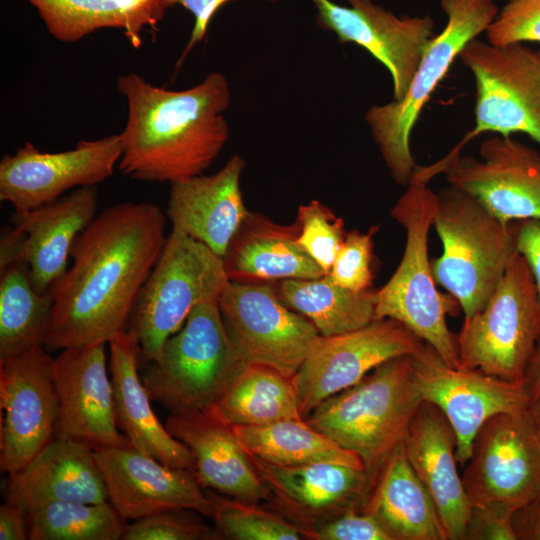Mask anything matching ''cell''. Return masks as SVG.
<instances>
[{
    "mask_svg": "<svg viewBox=\"0 0 540 540\" xmlns=\"http://www.w3.org/2000/svg\"><path fill=\"white\" fill-rule=\"evenodd\" d=\"M424 343L390 318L376 319L342 334L320 336L292 377L302 418L325 399L357 384L380 364L412 355Z\"/></svg>",
    "mask_w": 540,
    "mask_h": 540,
    "instance_id": "14",
    "label": "cell"
},
{
    "mask_svg": "<svg viewBox=\"0 0 540 540\" xmlns=\"http://www.w3.org/2000/svg\"><path fill=\"white\" fill-rule=\"evenodd\" d=\"M121 135L80 140L70 150L42 152L30 142L0 162V200L23 213L59 199L66 191L110 178L122 155Z\"/></svg>",
    "mask_w": 540,
    "mask_h": 540,
    "instance_id": "16",
    "label": "cell"
},
{
    "mask_svg": "<svg viewBox=\"0 0 540 540\" xmlns=\"http://www.w3.org/2000/svg\"><path fill=\"white\" fill-rule=\"evenodd\" d=\"M485 32L496 46L540 43V0H508Z\"/></svg>",
    "mask_w": 540,
    "mask_h": 540,
    "instance_id": "40",
    "label": "cell"
},
{
    "mask_svg": "<svg viewBox=\"0 0 540 540\" xmlns=\"http://www.w3.org/2000/svg\"><path fill=\"white\" fill-rule=\"evenodd\" d=\"M0 467L22 470L55 437L54 358L43 345L0 363Z\"/></svg>",
    "mask_w": 540,
    "mask_h": 540,
    "instance_id": "15",
    "label": "cell"
},
{
    "mask_svg": "<svg viewBox=\"0 0 540 540\" xmlns=\"http://www.w3.org/2000/svg\"><path fill=\"white\" fill-rule=\"evenodd\" d=\"M524 382L533 399L540 392V334L534 353L527 366Z\"/></svg>",
    "mask_w": 540,
    "mask_h": 540,
    "instance_id": "48",
    "label": "cell"
},
{
    "mask_svg": "<svg viewBox=\"0 0 540 540\" xmlns=\"http://www.w3.org/2000/svg\"><path fill=\"white\" fill-rule=\"evenodd\" d=\"M219 536L234 540H299L304 534L293 522L256 503L234 499L206 489Z\"/></svg>",
    "mask_w": 540,
    "mask_h": 540,
    "instance_id": "36",
    "label": "cell"
},
{
    "mask_svg": "<svg viewBox=\"0 0 540 540\" xmlns=\"http://www.w3.org/2000/svg\"><path fill=\"white\" fill-rule=\"evenodd\" d=\"M540 334V299L532 271L511 258L485 306L464 317L456 343L460 366L524 382Z\"/></svg>",
    "mask_w": 540,
    "mask_h": 540,
    "instance_id": "8",
    "label": "cell"
},
{
    "mask_svg": "<svg viewBox=\"0 0 540 540\" xmlns=\"http://www.w3.org/2000/svg\"><path fill=\"white\" fill-rule=\"evenodd\" d=\"M244 168V159L235 154L212 175L171 183L167 218L172 230L204 243L223 258L249 212L240 189Z\"/></svg>",
    "mask_w": 540,
    "mask_h": 540,
    "instance_id": "23",
    "label": "cell"
},
{
    "mask_svg": "<svg viewBox=\"0 0 540 540\" xmlns=\"http://www.w3.org/2000/svg\"><path fill=\"white\" fill-rule=\"evenodd\" d=\"M109 502L122 519L188 509L211 515V500L195 471L163 464L132 445L94 450Z\"/></svg>",
    "mask_w": 540,
    "mask_h": 540,
    "instance_id": "19",
    "label": "cell"
},
{
    "mask_svg": "<svg viewBox=\"0 0 540 540\" xmlns=\"http://www.w3.org/2000/svg\"><path fill=\"white\" fill-rule=\"evenodd\" d=\"M433 226L443 247L432 262L434 280L469 317L485 306L516 253L513 223L449 186L437 193Z\"/></svg>",
    "mask_w": 540,
    "mask_h": 540,
    "instance_id": "5",
    "label": "cell"
},
{
    "mask_svg": "<svg viewBox=\"0 0 540 540\" xmlns=\"http://www.w3.org/2000/svg\"><path fill=\"white\" fill-rule=\"evenodd\" d=\"M95 186L76 188L69 195L12 215L24 234L23 260L39 292H47L68 269L75 240L96 217Z\"/></svg>",
    "mask_w": 540,
    "mask_h": 540,
    "instance_id": "27",
    "label": "cell"
},
{
    "mask_svg": "<svg viewBox=\"0 0 540 540\" xmlns=\"http://www.w3.org/2000/svg\"><path fill=\"white\" fill-rule=\"evenodd\" d=\"M512 522L517 540H540V496L516 510Z\"/></svg>",
    "mask_w": 540,
    "mask_h": 540,
    "instance_id": "46",
    "label": "cell"
},
{
    "mask_svg": "<svg viewBox=\"0 0 540 540\" xmlns=\"http://www.w3.org/2000/svg\"><path fill=\"white\" fill-rule=\"evenodd\" d=\"M458 57L476 85L475 127L463 143L496 132L524 133L540 145V48L496 46L475 38Z\"/></svg>",
    "mask_w": 540,
    "mask_h": 540,
    "instance_id": "11",
    "label": "cell"
},
{
    "mask_svg": "<svg viewBox=\"0 0 540 540\" xmlns=\"http://www.w3.org/2000/svg\"><path fill=\"white\" fill-rule=\"evenodd\" d=\"M305 536L316 540H391L372 515L357 507L317 524Z\"/></svg>",
    "mask_w": 540,
    "mask_h": 540,
    "instance_id": "41",
    "label": "cell"
},
{
    "mask_svg": "<svg viewBox=\"0 0 540 540\" xmlns=\"http://www.w3.org/2000/svg\"><path fill=\"white\" fill-rule=\"evenodd\" d=\"M440 4L447 16L446 25L430 40L404 98L372 106L365 115L381 156L399 185H407L418 166L410 136L422 109L464 46L486 31L499 12L494 0H440Z\"/></svg>",
    "mask_w": 540,
    "mask_h": 540,
    "instance_id": "6",
    "label": "cell"
},
{
    "mask_svg": "<svg viewBox=\"0 0 540 540\" xmlns=\"http://www.w3.org/2000/svg\"><path fill=\"white\" fill-rule=\"evenodd\" d=\"M116 88L128 107L118 169L131 179L171 184L201 175L229 139L223 113L231 89L220 72L178 91L128 73L117 79Z\"/></svg>",
    "mask_w": 540,
    "mask_h": 540,
    "instance_id": "2",
    "label": "cell"
},
{
    "mask_svg": "<svg viewBox=\"0 0 540 540\" xmlns=\"http://www.w3.org/2000/svg\"><path fill=\"white\" fill-rule=\"evenodd\" d=\"M414 377L424 401L444 413L456 435V457L470 459L480 428L501 413L528 409L532 395L525 382H511L479 369L452 367L428 344L411 355Z\"/></svg>",
    "mask_w": 540,
    "mask_h": 540,
    "instance_id": "13",
    "label": "cell"
},
{
    "mask_svg": "<svg viewBox=\"0 0 540 540\" xmlns=\"http://www.w3.org/2000/svg\"><path fill=\"white\" fill-rule=\"evenodd\" d=\"M316 8V24L334 33L341 43H354L369 52L389 71L393 98H404L423 54L434 36V20L429 16H402L373 0H311Z\"/></svg>",
    "mask_w": 540,
    "mask_h": 540,
    "instance_id": "17",
    "label": "cell"
},
{
    "mask_svg": "<svg viewBox=\"0 0 540 540\" xmlns=\"http://www.w3.org/2000/svg\"><path fill=\"white\" fill-rule=\"evenodd\" d=\"M48 32L63 43H74L99 29H122L138 48L141 31L164 16L161 0H27Z\"/></svg>",
    "mask_w": 540,
    "mask_h": 540,
    "instance_id": "30",
    "label": "cell"
},
{
    "mask_svg": "<svg viewBox=\"0 0 540 540\" xmlns=\"http://www.w3.org/2000/svg\"><path fill=\"white\" fill-rule=\"evenodd\" d=\"M53 305L52 292L35 288L25 261L1 272L0 363L43 345Z\"/></svg>",
    "mask_w": 540,
    "mask_h": 540,
    "instance_id": "34",
    "label": "cell"
},
{
    "mask_svg": "<svg viewBox=\"0 0 540 540\" xmlns=\"http://www.w3.org/2000/svg\"><path fill=\"white\" fill-rule=\"evenodd\" d=\"M188 509L169 510L125 523L122 540H203L214 533Z\"/></svg>",
    "mask_w": 540,
    "mask_h": 540,
    "instance_id": "38",
    "label": "cell"
},
{
    "mask_svg": "<svg viewBox=\"0 0 540 540\" xmlns=\"http://www.w3.org/2000/svg\"><path fill=\"white\" fill-rule=\"evenodd\" d=\"M297 220L301 226L298 243L326 275L347 234L343 220L317 200L300 205Z\"/></svg>",
    "mask_w": 540,
    "mask_h": 540,
    "instance_id": "37",
    "label": "cell"
},
{
    "mask_svg": "<svg viewBox=\"0 0 540 540\" xmlns=\"http://www.w3.org/2000/svg\"><path fill=\"white\" fill-rule=\"evenodd\" d=\"M165 426L192 452L204 489L249 503L271 499L231 426L205 411L170 414Z\"/></svg>",
    "mask_w": 540,
    "mask_h": 540,
    "instance_id": "25",
    "label": "cell"
},
{
    "mask_svg": "<svg viewBox=\"0 0 540 540\" xmlns=\"http://www.w3.org/2000/svg\"><path fill=\"white\" fill-rule=\"evenodd\" d=\"M248 456L271 499L280 503L304 536L325 520L352 507L360 509L373 487L365 470L340 463L278 466Z\"/></svg>",
    "mask_w": 540,
    "mask_h": 540,
    "instance_id": "21",
    "label": "cell"
},
{
    "mask_svg": "<svg viewBox=\"0 0 540 540\" xmlns=\"http://www.w3.org/2000/svg\"><path fill=\"white\" fill-rule=\"evenodd\" d=\"M461 476L471 507L514 514L538 498L540 431L530 408L489 419Z\"/></svg>",
    "mask_w": 540,
    "mask_h": 540,
    "instance_id": "10",
    "label": "cell"
},
{
    "mask_svg": "<svg viewBox=\"0 0 540 540\" xmlns=\"http://www.w3.org/2000/svg\"><path fill=\"white\" fill-rule=\"evenodd\" d=\"M512 517V513L498 509L471 507L466 539L517 540Z\"/></svg>",
    "mask_w": 540,
    "mask_h": 540,
    "instance_id": "42",
    "label": "cell"
},
{
    "mask_svg": "<svg viewBox=\"0 0 540 540\" xmlns=\"http://www.w3.org/2000/svg\"><path fill=\"white\" fill-rule=\"evenodd\" d=\"M411 355L390 359L357 384L325 399L305 418L316 430L357 454L374 485L402 445L423 402Z\"/></svg>",
    "mask_w": 540,
    "mask_h": 540,
    "instance_id": "4",
    "label": "cell"
},
{
    "mask_svg": "<svg viewBox=\"0 0 540 540\" xmlns=\"http://www.w3.org/2000/svg\"><path fill=\"white\" fill-rule=\"evenodd\" d=\"M231 428L248 454L273 465L335 462L365 470L357 454L341 447L305 419H287L255 426L235 425Z\"/></svg>",
    "mask_w": 540,
    "mask_h": 540,
    "instance_id": "32",
    "label": "cell"
},
{
    "mask_svg": "<svg viewBox=\"0 0 540 540\" xmlns=\"http://www.w3.org/2000/svg\"><path fill=\"white\" fill-rule=\"evenodd\" d=\"M376 291H353L327 276L281 280L276 289L287 307L306 317L325 337L356 330L374 321Z\"/></svg>",
    "mask_w": 540,
    "mask_h": 540,
    "instance_id": "33",
    "label": "cell"
},
{
    "mask_svg": "<svg viewBox=\"0 0 540 540\" xmlns=\"http://www.w3.org/2000/svg\"><path fill=\"white\" fill-rule=\"evenodd\" d=\"M461 142L448 154L447 182L477 199L505 223L540 218V152L510 136L480 147L481 160L460 157Z\"/></svg>",
    "mask_w": 540,
    "mask_h": 540,
    "instance_id": "18",
    "label": "cell"
},
{
    "mask_svg": "<svg viewBox=\"0 0 540 540\" xmlns=\"http://www.w3.org/2000/svg\"><path fill=\"white\" fill-rule=\"evenodd\" d=\"M448 163L445 156L429 166H417L406 191L391 209L405 229L401 261L388 282L376 291L375 320L390 318L410 329L452 367H461L456 335L448 328L450 297L436 288L428 257V234L433 226L437 193L428 185Z\"/></svg>",
    "mask_w": 540,
    "mask_h": 540,
    "instance_id": "3",
    "label": "cell"
},
{
    "mask_svg": "<svg viewBox=\"0 0 540 540\" xmlns=\"http://www.w3.org/2000/svg\"><path fill=\"white\" fill-rule=\"evenodd\" d=\"M6 501L27 513L49 502L109 500L94 450L79 442L54 438L22 470L9 477Z\"/></svg>",
    "mask_w": 540,
    "mask_h": 540,
    "instance_id": "26",
    "label": "cell"
},
{
    "mask_svg": "<svg viewBox=\"0 0 540 540\" xmlns=\"http://www.w3.org/2000/svg\"><path fill=\"white\" fill-rule=\"evenodd\" d=\"M361 511L391 540H447L436 507L399 446L383 465Z\"/></svg>",
    "mask_w": 540,
    "mask_h": 540,
    "instance_id": "29",
    "label": "cell"
},
{
    "mask_svg": "<svg viewBox=\"0 0 540 540\" xmlns=\"http://www.w3.org/2000/svg\"><path fill=\"white\" fill-rule=\"evenodd\" d=\"M106 344L62 349L54 358L58 398L54 438L79 442L92 450L131 445L116 422Z\"/></svg>",
    "mask_w": 540,
    "mask_h": 540,
    "instance_id": "20",
    "label": "cell"
},
{
    "mask_svg": "<svg viewBox=\"0 0 540 540\" xmlns=\"http://www.w3.org/2000/svg\"><path fill=\"white\" fill-rule=\"evenodd\" d=\"M239 361L218 300L196 305L165 342L142 380L152 400L172 415L208 410Z\"/></svg>",
    "mask_w": 540,
    "mask_h": 540,
    "instance_id": "9",
    "label": "cell"
},
{
    "mask_svg": "<svg viewBox=\"0 0 540 540\" xmlns=\"http://www.w3.org/2000/svg\"><path fill=\"white\" fill-rule=\"evenodd\" d=\"M24 234L16 227H5L0 239V272L23 260Z\"/></svg>",
    "mask_w": 540,
    "mask_h": 540,
    "instance_id": "47",
    "label": "cell"
},
{
    "mask_svg": "<svg viewBox=\"0 0 540 540\" xmlns=\"http://www.w3.org/2000/svg\"><path fill=\"white\" fill-rule=\"evenodd\" d=\"M377 231L378 227L372 226L367 233L357 230L347 233L325 276L337 285L353 291L370 289L373 280V237Z\"/></svg>",
    "mask_w": 540,
    "mask_h": 540,
    "instance_id": "39",
    "label": "cell"
},
{
    "mask_svg": "<svg viewBox=\"0 0 540 540\" xmlns=\"http://www.w3.org/2000/svg\"><path fill=\"white\" fill-rule=\"evenodd\" d=\"M29 540H119L125 521L109 502L56 501L26 513Z\"/></svg>",
    "mask_w": 540,
    "mask_h": 540,
    "instance_id": "35",
    "label": "cell"
},
{
    "mask_svg": "<svg viewBox=\"0 0 540 540\" xmlns=\"http://www.w3.org/2000/svg\"><path fill=\"white\" fill-rule=\"evenodd\" d=\"M109 372L116 422L130 444L165 465L195 471L190 449L173 437L154 413L139 364L141 348L136 334L123 331L109 340Z\"/></svg>",
    "mask_w": 540,
    "mask_h": 540,
    "instance_id": "24",
    "label": "cell"
},
{
    "mask_svg": "<svg viewBox=\"0 0 540 540\" xmlns=\"http://www.w3.org/2000/svg\"><path fill=\"white\" fill-rule=\"evenodd\" d=\"M402 446L436 507L447 540H465L471 505L457 469L456 435L440 408L423 401Z\"/></svg>",
    "mask_w": 540,
    "mask_h": 540,
    "instance_id": "22",
    "label": "cell"
},
{
    "mask_svg": "<svg viewBox=\"0 0 540 540\" xmlns=\"http://www.w3.org/2000/svg\"><path fill=\"white\" fill-rule=\"evenodd\" d=\"M516 252L527 261L540 299V218L512 221Z\"/></svg>",
    "mask_w": 540,
    "mask_h": 540,
    "instance_id": "44",
    "label": "cell"
},
{
    "mask_svg": "<svg viewBox=\"0 0 540 540\" xmlns=\"http://www.w3.org/2000/svg\"><path fill=\"white\" fill-rule=\"evenodd\" d=\"M165 10L180 5L188 10L194 17V25L188 44L181 57L183 59L193 46L201 42L206 36L208 26L217 11L230 0H161ZM275 2L278 0H263Z\"/></svg>",
    "mask_w": 540,
    "mask_h": 540,
    "instance_id": "43",
    "label": "cell"
},
{
    "mask_svg": "<svg viewBox=\"0 0 540 540\" xmlns=\"http://www.w3.org/2000/svg\"><path fill=\"white\" fill-rule=\"evenodd\" d=\"M300 222L284 225L249 211L223 256L230 281L261 283L285 279H317L322 268L298 243Z\"/></svg>",
    "mask_w": 540,
    "mask_h": 540,
    "instance_id": "28",
    "label": "cell"
},
{
    "mask_svg": "<svg viewBox=\"0 0 540 540\" xmlns=\"http://www.w3.org/2000/svg\"><path fill=\"white\" fill-rule=\"evenodd\" d=\"M166 217L148 202H123L98 214L71 250V265L51 287L54 305L43 346L108 343L126 331L163 246Z\"/></svg>",
    "mask_w": 540,
    "mask_h": 540,
    "instance_id": "1",
    "label": "cell"
},
{
    "mask_svg": "<svg viewBox=\"0 0 540 540\" xmlns=\"http://www.w3.org/2000/svg\"><path fill=\"white\" fill-rule=\"evenodd\" d=\"M229 281L221 256L172 230L130 318L142 360L157 361L165 342L182 327L190 311L202 302L219 300Z\"/></svg>",
    "mask_w": 540,
    "mask_h": 540,
    "instance_id": "7",
    "label": "cell"
},
{
    "mask_svg": "<svg viewBox=\"0 0 540 540\" xmlns=\"http://www.w3.org/2000/svg\"><path fill=\"white\" fill-rule=\"evenodd\" d=\"M529 408L540 431V392L532 399Z\"/></svg>",
    "mask_w": 540,
    "mask_h": 540,
    "instance_id": "49",
    "label": "cell"
},
{
    "mask_svg": "<svg viewBox=\"0 0 540 540\" xmlns=\"http://www.w3.org/2000/svg\"><path fill=\"white\" fill-rule=\"evenodd\" d=\"M0 539H28L26 513L16 504L6 501L0 507Z\"/></svg>",
    "mask_w": 540,
    "mask_h": 540,
    "instance_id": "45",
    "label": "cell"
},
{
    "mask_svg": "<svg viewBox=\"0 0 540 540\" xmlns=\"http://www.w3.org/2000/svg\"><path fill=\"white\" fill-rule=\"evenodd\" d=\"M205 412L229 426L303 419L292 378L264 365L238 362Z\"/></svg>",
    "mask_w": 540,
    "mask_h": 540,
    "instance_id": "31",
    "label": "cell"
},
{
    "mask_svg": "<svg viewBox=\"0 0 540 540\" xmlns=\"http://www.w3.org/2000/svg\"><path fill=\"white\" fill-rule=\"evenodd\" d=\"M239 362L292 378L320 338L306 317L287 307L270 284L229 281L218 300Z\"/></svg>",
    "mask_w": 540,
    "mask_h": 540,
    "instance_id": "12",
    "label": "cell"
}]
</instances>
